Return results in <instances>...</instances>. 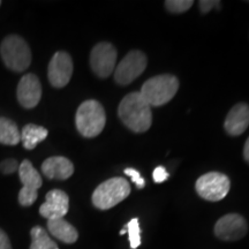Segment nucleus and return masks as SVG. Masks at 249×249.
Here are the masks:
<instances>
[{
	"label": "nucleus",
	"mask_w": 249,
	"mask_h": 249,
	"mask_svg": "<svg viewBox=\"0 0 249 249\" xmlns=\"http://www.w3.org/2000/svg\"><path fill=\"white\" fill-rule=\"evenodd\" d=\"M118 116L126 127L135 133L147 132L152 124L151 107L140 92L124 96L118 107Z\"/></svg>",
	"instance_id": "obj_1"
},
{
	"label": "nucleus",
	"mask_w": 249,
	"mask_h": 249,
	"mask_svg": "<svg viewBox=\"0 0 249 249\" xmlns=\"http://www.w3.org/2000/svg\"><path fill=\"white\" fill-rule=\"evenodd\" d=\"M76 128L85 138H95L104 129L107 124L104 107L97 101L89 99L83 102L76 111Z\"/></svg>",
	"instance_id": "obj_2"
},
{
	"label": "nucleus",
	"mask_w": 249,
	"mask_h": 249,
	"mask_svg": "<svg viewBox=\"0 0 249 249\" xmlns=\"http://www.w3.org/2000/svg\"><path fill=\"white\" fill-rule=\"evenodd\" d=\"M178 89V79L170 74H163L145 81L140 93L150 107H161L176 96Z\"/></svg>",
	"instance_id": "obj_3"
},
{
	"label": "nucleus",
	"mask_w": 249,
	"mask_h": 249,
	"mask_svg": "<svg viewBox=\"0 0 249 249\" xmlns=\"http://www.w3.org/2000/svg\"><path fill=\"white\" fill-rule=\"evenodd\" d=\"M130 193L129 182L124 178H112L102 182L92 193V204L97 209L108 210L123 202Z\"/></svg>",
	"instance_id": "obj_4"
},
{
	"label": "nucleus",
	"mask_w": 249,
	"mask_h": 249,
	"mask_svg": "<svg viewBox=\"0 0 249 249\" xmlns=\"http://www.w3.org/2000/svg\"><path fill=\"white\" fill-rule=\"evenodd\" d=\"M0 53L7 68L14 71H26L31 62L29 46L26 40L17 35H11L2 40Z\"/></svg>",
	"instance_id": "obj_5"
},
{
	"label": "nucleus",
	"mask_w": 249,
	"mask_h": 249,
	"mask_svg": "<svg viewBox=\"0 0 249 249\" xmlns=\"http://www.w3.org/2000/svg\"><path fill=\"white\" fill-rule=\"evenodd\" d=\"M231 182L229 177L219 172L205 173L196 180L195 188L197 194L207 201L217 202L229 194Z\"/></svg>",
	"instance_id": "obj_6"
},
{
	"label": "nucleus",
	"mask_w": 249,
	"mask_h": 249,
	"mask_svg": "<svg viewBox=\"0 0 249 249\" xmlns=\"http://www.w3.org/2000/svg\"><path fill=\"white\" fill-rule=\"evenodd\" d=\"M18 176L22 182V188L18 193V203L23 207H30L37 200L38 189L43 183L42 177L28 160L18 166Z\"/></svg>",
	"instance_id": "obj_7"
},
{
	"label": "nucleus",
	"mask_w": 249,
	"mask_h": 249,
	"mask_svg": "<svg viewBox=\"0 0 249 249\" xmlns=\"http://www.w3.org/2000/svg\"><path fill=\"white\" fill-rule=\"evenodd\" d=\"M147 67V57L138 50L130 51L118 65L114 71V80L121 86H127L138 79Z\"/></svg>",
	"instance_id": "obj_8"
},
{
	"label": "nucleus",
	"mask_w": 249,
	"mask_h": 249,
	"mask_svg": "<svg viewBox=\"0 0 249 249\" xmlns=\"http://www.w3.org/2000/svg\"><path fill=\"white\" fill-rule=\"evenodd\" d=\"M117 50L107 42L98 43L90 54V66L96 75L107 79L112 74L117 61Z\"/></svg>",
	"instance_id": "obj_9"
},
{
	"label": "nucleus",
	"mask_w": 249,
	"mask_h": 249,
	"mask_svg": "<svg viewBox=\"0 0 249 249\" xmlns=\"http://www.w3.org/2000/svg\"><path fill=\"white\" fill-rule=\"evenodd\" d=\"M248 225L246 219L238 213H230L220 218L214 225V234L220 240L236 241L247 234Z\"/></svg>",
	"instance_id": "obj_10"
},
{
	"label": "nucleus",
	"mask_w": 249,
	"mask_h": 249,
	"mask_svg": "<svg viewBox=\"0 0 249 249\" xmlns=\"http://www.w3.org/2000/svg\"><path fill=\"white\" fill-rule=\"evenodd\" d=\"M73 74V61L67 52L59 51L54 53L49 64V81L54 88H64L71 81Z\"/></svg>",
	"instance_id": "obj_11"
},
{
	"label": "nucleus",
	"mask_w": 249,
	"mask_h": 249,
	"mask_svg": "<svg viewBox=\"0 0 249 249\" xmlns=\"http://www.w3.org/2000/svg\"><path fill=\"white\" fill-rule=\"evenodd\" d=\"M70 208V197L60 189H52L45 196V202L40 205L39 213L46 219L64 218Z\"/></svg>",
	"instance_id": "obj_12"
},
{
	"label": "nucleus",
	"mask_w": 249,
	"mask_h": 249,
	"mask_svg": "<svg viewBox=\"0 0 249 249\" xmlns=\"http://www.w3.org/2000/svg\"><path fill=\"white\" fill-rule=\"evenodd\" d=\"M42 97V85L35 74H26L18 86V101L26 108L37 107Z\"/></svg>",
	"instance_id": "obj_13"
},
{
	"label": "nucleus",
	"mask_w": 249,
	"mask_h": 249,
	"mask_svg": "<svg viewBox=\"0 0 249 249\" xmlns=\"http://www.w3.org/2000/svg\"><path fill=\"white\" fill-rule=\"evenodd\" d=\"M249 126V105L246 103H239L230 110L227 114L225 124V130L230 135L239 136Z\"/></svg>",
	"instance_id": "obj_14"
},
{
	"label": "nucleus",
	"mask_w": 249,
	"mask_h": 249,
	"mask_svg": "<svg viewBox=\"0 0 249 249\" xmlns=\"http://www.w3.org/2000/svg\"><path fill=\"white\" fill-rule=\"evenodd\" d=\"M42 172L49 179L66 180L74 173V165L66 157L54 156L42 164Z\"/></svg>",
	"instance_id": "obj_15"
},
{
	"label": "nucleus",
	"mask_w": 249,
	"mask_h": 249,
	"mask_svg": "<svg viewBox=\"0 0 249 249\" xmlns=\"http://www.w3.org/2000/svg\"><path fill=\"white\" fill-rule=\"evenodd\" d=\"M48 229L52 235L65 244H74L79 239V233L75 227L64 218L48 220Z\"/></svg>",
	"instance_id": "obj_16"
},
{
	"label": "nucleus",
	"mask_w": 249,
	"mask_h": 249,
	"mask_svg": "<svg viewBox=\"0 0 249 249\" xmlns=\"http://www.w3.org/2000/svg\"><path fill=\"white\" fill-rule=\"evenodd\" d=\"M48 129L44 128V127L38 126V124H29L23 127L20 135L23 147L28 149V150H33L39 142L44 141L48 138Z\"/></svg>",
	"instance_id": "obj_17"
},
{
	"label": "nucleus",
	"mask_w": 249,
	"mask_h": 249,
	"mask_svg": "<svg viewBox=\"0 0 249 249\" xmlns=\"http://www.w3.org/2000/svg\"><path fill=\"white\" fill-rule=\"evenodd\" d=\"M21 141L18 126L8 118L0 117V143L6 145H15Z\"/></svg>",
	"instance_id": "obj_18"
},
{
	"label": "nucleus",
	"mask_w": 249,
	"mask_h": 249,
	"mask_svg": "<svg viewBox=\"0 0 249 249\" xmlns=\"http://www.w3.org/2000/svg\"><path fill=\"white\" fill-rule=\"evenodd\" d=\"M30 249H59L55 242L50 238L43 227L35 226L31 229Z\"/></svg>",
	"instance_id": "obj_19"
},
{
	"label": "nucleus",
	"mask_w": 249,
	"mask_h": 249,
	"mask_svg": "<svg viewBox=\"0 0 249 249\" xmlns=\"http://www.w3.org/2000/svg\"><path fill=\"white\" fill-rule=\"evenodd\" d=\"M124 227H126L127 233H128L130 248L136 249L141 245V227H140L139 219L138 218H133Z\"/></svg>",
	"instance_id": "obj_20"
},
{
	"label": "nucleus",
	"mask_w": 249,
	"mask_h": 249,
	"mask_svg": "<svg viewBox=\"0 0 249 249\" xmlns=\"http://www.w3.org/2000/svg\"><path fill=\"white\" fill-rule=\"evenodd\" d=\"M193 4H194V1H192V0H167V1H165V7L171 13L180 14L188 11Z\"/></svg>",
	"instance_id": "obj_21"
},
{
	"label": "nucleus",
	"mask_w": 249,
	"mask_h": 249,
	"mask_svg": "<svg viewBox=\"0 0 249 249\" xmlns=\"http://www.w3.org/2000/svg\"><path fill=\"white\" fill-rule=\"evenodd\" d=\"M124 173H126L128 177H130L132 181L135 183L136 186H138V188H140V189L144 188L145 181H144V179L142 178L141 174H140V172H139L138 170H135V169H126V170H124Z\"/></svg>",
	"instance_id": "obj_22"
},
{
	"label": "nucleus",
	"mask_w": 249,
	"mask_h": 249,
	"mask_svg": "<svg viewBox=\"0 0 249 249\" xmlns=\"http://www.w3.org/2000/svg\"><path fill=\"white\" fill-rule=\"evenodd\" d=\"M18 163L15 160H6L0 164V171L5 174H12L18 170Z\"/></svg>",
	"instance_id": "obj_23"
},
{
	"label": "nucleus",
	"mask_w": 249,
	"mask_h": 249,
	"mask_svg": "<svg viewBox=\"0 0 249 249\" xmlns=\"http://www.w3.org/2000/svg\"><path fill=\"white\" fill-rule=\"evenodd\" d=\"M152 177H154V181L156 183H161L164 182L165 180L170 177L169 172H167L166 169L163 166H157L154 170V173H152Z\"/></svg>",
	"instance_id": "obj_24"
},
{
	"label": "nucleus",
	"mask_w": 249,
	"mask_h": 249,
	"mask_svg": "<svg viewBox=\"0 0 249 249\" xmlns=\"http://www.w3.org/2000/svg\"><path fill=\"white\" fill-rule=\"evenodd\" d=\"M198 5H200V9L203 14L209 13L214 7L217 9L220 8V1H213V0H201L198 1Z\"/></svg>",
	"instance_id": "obj_25"
},
{
	"label": "nucleus",
	"mask_w": 249,
	"mask_h": 249,
	"mask_svg": "<svg viewBox=\"0 0 249 249\" xmlns=\"http://www.w3.org/2000/svg\"><path fill=\"white\" fill-rule=\"evenodd\" d=\"M0 249H12L8 236L2 230H0Z\"/></svg>",
	"instance_id": "obj_26"
},
{
	"label": "nucleus",
	"mask_w": 249,
	"mask_h": 249,
	"mask_svg": "<svg viewBox=\"0 0 249 249\" xmlns=\"http://www.w3.org/2000/svg\"><path fill=\"white\" fill-rule=\"evenodd\" d=\"M244 157L246 161L249 163V138L247 139V141L245 143V148H244Z\"/></svg>",
	"instance_id": "obj_27"
},
{
	"label": "nucleus",
	"mask_w": 249,
	"mask_h": 249,
	"mask_svg": "<svg viewBox=\"0 0 249 249\" xmlns=\"http://www.w3.org/2000/svg\"><path fill=\"white\" fill-rule=\"evenodd\" d=\"M119 233H120V235H123V234H126V233H127V230H126V227H124V229L121 230V231H120Z\"/></svg>",
	"instance_id": "obj_28"
},
{
	"label": "nucleus",
	"mask_w": 249,
	"mask_h": 249,
	"mask_svg": "<svg viewBox=\"0 0 249 249\" xmlns=\"http://www.w3.org/2000/svg\"><path fill=\"white\" fill-rule=\"evenodd\" d=\"M0 5H1V1H0Z\"/></svg>",
	"instance_id": "obj_29"
}]
</instances>
